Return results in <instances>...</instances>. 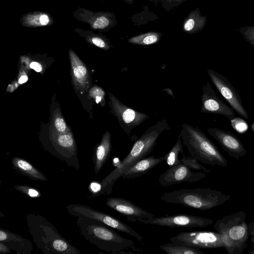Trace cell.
I'll return each mask as SVG.
<instances>
[{"label":"cell","mask_w":254,"mask_h":254,"mask_svg":"<svg viewBox=\"0 0 254 254\" xmlns=\"http://www.w3.org/2000/svg\"><path fill=\"white\" fill-rule=\"evenodd\" d=\"M230 123L232 127L239 133H244L248 129V124L241 118L235 117L230 120Z\"/></svg>","instance_id":"cell-32"},{"label":"cell","mask_w":254,"mask_h":254,"mask_svg":"<svg viewBox=\"0 0 254 254\" xmlns=\"http://www.w3.org/2000/svg\"><path fill=\"white\" fill-rule=\"evenodd\" d=\"M73 15L78 21L88 24L94 30L107 31L117 24L115 15L111 12H93L78 7L73 12Z\"/></svg>","instance_id":"cell-13"},{"label":"cell","mask_w":254,"mask_h":254,"mask_svg":"<svg viewBox=\"0 0 254 254\" xmlns=\"http://www.w3.org/2000/svg\"><path fill=\"white\" fill-rule=\"evenodd\" d=\"M76 225L80 235L85 240L109 254H131L124 251L137 250L133 241L122 236L114 229L99 221L77 217Z\"/></svg>","instance_id":"cell-2"},{"label":"cell","mask_w":254,"mask_h":254,"mask_svg":"<svg viewBox=\"0 0 254 254\" xmlns=\"http://www.w3.org/2000/svg\"><path fill=\"white\" fill-rule=\"evenodd\" d=\"M11 250L4 243L0 242V253L1 254H9Z\"/></svg>","instance_id":"cell-36"},{"label":"cell","mask_w":254,"mask_h":254,"mask_svg":"<svg viewBox=\"0 0 254 254\" xmlns=\"http://www.w3.org/2000/svg\"><path fill=\"white\" fill-rule=\"evenodd\" d=\"M50 130L60 133L70 131L59 110H55L53 114Z\"/></svg>","instance_id":"cell-28"},{"label":"cell","mask_w":254,"mask_h":254,"mask_svg":"<svg viewBox=\"0 0 254 254\" xmlns=\"http://www.w3.org/2000/svg\"><path fill=\"white\" fill-rule=\"evenodd\" d=\"M105 204L110 208L126 216L131 223L135 222L139 218L148 219L154 217L153 214L125 198L109 197Z\"/></svg>","instance_id":"cell-16"},{"label":"cell","mask_w":254,"mask_h":254,"mask_svg":"<svg viewBox=\"0 0 254 254\" xmlns=\"http://www.w3.org/2000/svg\"><path fill=\"white\" fill-rule=\"evenodd\" d=\"M28 80V77L26 75H23L20 76L18 82L20 84H22L26 82Z\"/></svg>","instance_id":"cell-38"},{"label":"cell","mask_w":254,"mask_h":254,"mask_svg":"<svg viewBox=\"0 0 254 254\" xmlns=\"http://www.w3.org/2000/svg\"><path fill=\"white\" fill-rule=\"evenodd\" d=\"M202 91L201 113L220 114L230 120L236 117L232 108L227 105L217 96L209 81H207L203 85Z\"/></svg>","instance_id":"cell-14"},{"label":"cell","mask_w":254,"mask_h":254,"mask_svg":"<svg viewBox=\"0 0 254 254\" xmlns=\"http://www.w3.org/2000/svg\"><path fill=\"white\" fill-rule=\"evenodd\" d=\"M205 177V172H192L190 168L181 163L169 167L160 176L158 182L162 187H167L185 182H197Z\"/></svg>","instance_id":"cell-12"},{"label":"cell","mask_w":254,"mask_h":254,"mask_svg":"<svg viewBox=\"0 0 254 254\" xmlns=\"http://www.w3.org/2000/svg\"><path fill=\"white\" fill-rule=\"evenodd\" d=\"M171 129L166 118L158 121L149 127L133 144L127 155L117 167L100 182V195H109L115 183L127 170L140 160L145 158L153 150L159 135Z\"/></svg>","instance_id":"cell-1"},{"label":"cell","mask_w":254,"mask_h":254,"mask_svg":"<svg viewBox=\"0 0 254 254\" xmlns=\"http://www.w3.org/2000/svg\"><path fill=\"white\" fill-rule=\"evenodd\" d=\"M165 159L166 156L158 158L153 156L145 157L127 170L121 177L124 179H131L140 177L165 160Z\"/></svg>","instance_id":"cell-20"},{"label":"cell","mask_w":254,"mask_h":254,"mask_svg":"<svg viewBox=\"0 0 254 254\" xmlns=\"http://www.w3.org/2000/svg\"><path fill=\"white\" fill-rule=\"evenodd\" d=\"M53 18L49 13L41 11L30 12L20 19L21 24L26 27H38L52 25Z\"/></svg>","instance_id":"cell-22"},{"label":"cell","mask_w":254,"mask_h":254,"mask_svg":"<svg viewBox=\"0 0 254 254\" xmlns=\"http://www.w3.org/2000/svg\"><path fill=\"white\" fill-rule=\"evenodd\" d=\"M12 167L23 176L35 181H46V177L27 160L17 157L11 159Z\"/></svg>","instance_id":"cell-21"},{"label":"cell","mask_w":254,"mask_h":254,"mask_svg":"<svg viewBox=\"0 0 254 254\" xmlns=\"http://www.w3.org/2000/svg\"><path fill=\"white\" fill-rule=\"evenodd\" d=\"M231 198L230 195L220 191L201 188L166 192L160 196V199L166 202L182 204L200 210L220 206Z\"/></svg>","instance_id":"cell-5"},{"label":"cell","mask_w":254,"mask_h":254,"mask_svg":"<svg viewBox=\"0 0 254 254\" xmlns=\"http://www.w3.org/2000/svg\"><path fill=\"white\" fill-rule=\"evenodd\" d=\"M105 92L104 90L97 85L92 87L89 91L88 97L94 98L97 104L104 106L105 105Z\"/></svg>","instance_id":"cell-30"},{"label":"cell","mask_w":254,"mask_h":254,"mask_svg":"<svg viewBox=\"0 0 254 254\" xmlns=\"http://www.w3.org/2000/svg\"><path fill=\"white\" fill-rule=\"evenodd\" d=\"M145 224L155 225L171 228H202L212 224V219L186 214H179L160 217L137 220Z\"/></svg>","instance_id":"cell-10"},{"label":"cell","mask_w":254,"mask_h":254,"mask_svg":"<svg viewBox=\"0 0 254 254\" xmlns=\"http://www.w3.org/2000/svg\"><path fill=\"white\" fill-rule=\"evenodd\" d=\"M123 0L127 2V3L132 4L134 0Z\"/></svg>","instance_id":"cell-39"},{"label":"cell","mask_w":254,"mask_h":254,"mask_svg":"<svg viewBox=\"0 0 254 254\" xmlns=\"http://www.w3.org/2000/svg\"><path fill=\"white\" fill-rule=\"evenodd\" d=\"M251 128L252 130L254 131V122L251 125Z\"/></svg>","instance_id":"cell-40"},{"label":"cell","mask_w":254,"mask_h":254,"mask_svg":"<svg viewBox=\"0 0 254 254\" xmlns=\"http://www.w3.org/2000/svg\"><path fill=\"white\" fill-rule=\"evenodd\" d=\"M89 190L91 193V197L99 196L101 190V185L100 183L92 182L89 186Z\"/></svg>","instance_id":"cell-34"},{"label":"cell","mask_w":254,"mask_h":254,"mask_svg":"<svg viewBox=\"0 0 254 254\" xmlns=\"http://www.w3.org/2000/svg\"><path fill=\"white\" fill-rule=\"evenodd\" d=\"M181 137L179 135L176 143L169 152L165 155L167 164L169 166H173L181 163L179 158V154L182 153V156L185 157L183 146L182 143Z\"/></svg>","instance_id":"cell-27"},{"label":"cell","mask_w":254,"mask_h":254,"mask_svg":"<svg viewBox=\"0 0 254 254\" xmlns=\"http://www.w3.org/2000/svg\"><path fill=\"white\" fill-rule=\"evenodd\" d=\"M109 105L110 112L117 119L120 127L128 136L136 127L149 119L148 116L131 108L120 101L109 92Z\"/></svg>","instance_id":"cell-8"},{"label":"cell","mask_w":254,"mask_h":254,"mask_svg":"<svg viewBox=\"0 0 254 254\" xmlns=\"http://www.w3.org/2000/svg\"></svg>","instance_id":"cell-42"},{"label":"cell","mask_w":254,"mask_h":254,"mask_svg":"<svg viewBox=\"0 0 254 254\" xmlns=\"http://www.w3.org/2000/svg\"><path fill=\"white\" fill-rule=\"evenodd\" d=\"M28 232L33 241L44 254H81L58 232L56 227L39 214L25 216Z\"/></svg>","instance_id":"cell-3"},{"label":"cell","mask_w":254,"mask_h":254,"mask_svg":"<svg viewBox=\"0 0 254 254\" xmlns=\"http://www.w3.org/2000/svg\"><path fill=\"white\" fill-rule=\"evenodd\" d=\"M180 135L191 156L199 162L211 166H228L226 158L197 126L184 124Z\"/></svg>","instance_id":"cell-4"},{"label":"cell","mask_w":254,"mask_h":254,"mask_svg":"<svg viewBox=\"0 0 254 254\" xmlns=\"http://www.w3.org/2000/svg\"><path fill=\"white\" fill-rule=\"evenodd\" d=\"M112 150L111 133L106 131L96 146L93 157L94 171L97 175L108 160Z\"/></svg>","instance_id":"cell-19"},{"label":"cell","mask_w":254,"mask_h":254,"mask_svg":"<svg viewBox=\"0 0 254 254\" xmlns=\"http://www.w3.org/2000/svg\"><path fill=\"white\" fill-rule=\"evenodd\" d=\"M30 66L37 72H40L42 69V65L39 63L35 62L31 63Z\"/></svg>","instance_id":"cell-37"},{"label":"cell","mask_w":254,"mask_h":254,"mask_svg":"<svg viewBox=\"0 0 254 254\" xmlns=\"http://www.w3.org/2000/svg\"><path fill=\"white\" fill-rule=\"evenodd\" d=\"M206 21V17L201 15L199 8H197L191 11L185 19L183 30L190 34L197 33L204 27Z\"/></svg>","instance_id":"cell-23"},{"label":"cell","mask_w":254,"mask_h":254,"mask_svg":"<svg viewBox=\"0 0 254 254\" xmlns=\"http://www.w3.org/2000/svg\"><path fill=\"white\" fill-rule=\"evenodd\" d=\"M181 163L188 166L191 169L202 171L205 173H209L210 170L202 166L198 160L192 156L182 157L180 159Z\"/></svg>","instance_id":"cell-29"},{"label":"cell","mask_w":254,"mask_h":254,"mask_svg":"<svg viewBox=\"0 0 254 254\" xmlns=\"http://www.w3.org/2000/svg\"><path fill=\"white\" fill-rule=\"evenodd\" d=\"M249 235L253 243V249L249 251V254H254V222H251L248 225Z\"/></svg>","instance_id":"cell-35"},{"label":"cell","mask_w":254,"mask_h":254,"mask_svg":"<svg viewBox=\"0 0 254 254\" xmlns=\"http://www.w3.org/2000/svg\"><path fill=\"white\" fill-rule=\"evenodd\" d=\"M0 242L5 244L17 254H30L33 249L30 240L2 228H0Z\"/></svg>","instance_id":"cell-18"},{"label":"cell","mask_w":254,"mask_h":254,"mask_svg":"<svg viewBox=\"0 0 254 254\" xmlns=\"http://www.w3.org/2000/svg\"><path fill=\"white\" fill-rule=\"evenodd\" d=\"M207 132L220 144L228 155L236 159H239L247 154V150L241 140L230 132L218 128L209 127Z\"/></svg>","instance_id":"cell-15"},{"label":"cell","mask_w":254,"mask_h":254,"mask_svg":"<svg viewBox=\"0 0 254 254\" xmlns=\"http://www.w3.org/2000/svg\"><path fill=\"white\" fill-rule=\"evenodd\" d=\"M170 241L198 249L224 247L221 235L218 232L194 231L181 232L170 238Z\"/></svg>","instance_id":"cell-9"},{"label":"cell","mask_w":254,"mask_h":254,"mask_svg":"<svg viewBox=\"0 0 254 254\" xmlns=\"http://www.w3.org/2000/svg\"><path fill=\"white\" fill-rule=\"evenodd\" d=\"M71 64V76L73 85L81 93L87 91L90 86V78L85 64L71 49L68 50Z\"/></svg>","instance_id":"cell-17"},{"label":"cell","mask_w":254,"mask_h":254,"mask_svg":"<svg viewBox=\"0 0 254 254\" xmlns=\"http://www.w3.org/2000/svg\"><path fill=\"white\" fill-rule=\"evenodd\" d=\"M247 214L240 211L217 220L214 228L222 236L228 254H242L248 246L249 233Z\"/></svg>","instance_id":"cell-6"},{"label":"cell","mask_w":254,"mask_h":254,"mask_svg":"<svg viewBox=\"0 0 254 254\" xmlns=\"http://www.w3.org/2000/svg\"><path fill=\"white\" fill-rule=\"evenodd\" d=\"M160 248L168 254H204L200 249L174 242L161 245Z\"/></svg>","instance_id":"cell-25"},{"label":"cell","mask_w":254,"mask_h":254,"mask_svg":"<svg viewBox=\"0 0 254 254\" xmlns=\"http://www.w3.org/2000/svg\"><path fill=\"white\" fill-rule=\"evenodd\" d=\"M15 190L31 197H39L41 193L37 189L27 186L16 185L13 187Z\"/></svg>","instance_id":"cell-31"},{"label":"cell","mask_w":254,"mask_h":254,"mask_svg":"<svg viewBox=\"0 0 254 254\" xmlns=\"http://www.w3.org/2000/svg\"><path fill=\"white\" fill-rule=\"evenodd\" d=\"M207 72L211 81L232 109L241 117L248 120V112L243 106L240 96L232 83L226 77L216 71L208 68Z\"/></svg>","instance_id":"cell-11"},{"label":"cell","mask_w":254,"mask_h":254,"mask_svg":"<svg viewBox=\"0 0 254 254\" xmlns=\"http://www.w3.org/2000/svg\"><path fill=\"white\" fill-rule=\"evenodd\" d=\"M69 215L88 218L99 221L114 229L125 233L138 241L143 242V238L136 231L119 219L105 213L95 210L88 206L79 204H70L66 207Z\"/></svg>","instance_id":"cell-7"},{"label":"cell","mask_w":254,"mask_h":254,"mask_svg":"<svg viewBox=\"0 0 254 254\" xmlns=\"http://www.w3.org/2000/svg\"><path fill=\"white\" fill-rule=\"evenodd\" d=\"M161 38V34L150 32L132 37L128 39V42L137 45L146 46L155 44Z\"/></svg>","instance_id":"cell-26"},{"label":"cell","mask_w":254,"mask_h":254,"mask_svg":"<svg viewBox=\"0 0 254 254\" xmlns=\"http://www.w3.org/2000/svg\"><path fill=\"white\" fill-rule=\"evenodd\" d=\"M178 0V1H184V0Z\"/></svg>","instance_id":"cell-41"},{"label":"cell","mask_w":254,"mask_h":254,"mask_svg":"<svg viewBox=\"0 0 254 254\" xmlns=\"http://www.w3.org/2000/svg\"><path fill=\"white\" fill-rule=\"evenodd\" d=\"M74 31L91 45L105 51L111 48L110 41L101 33H96L90 30H84L79 28H76Z\"/></svg>","instance_id":"cell-24"},{"label":"cell","mask_w":254,"mask_h":254,"mask_svg":"<svg viewBox=\"0 0 254 254\" xmlns=\"http://www.w3.org/2000/svg\"><path fill=\"white\" fill-rule=\"evenodd\" d=\"M239 31L245 40L254 47V26L241 27Z\"/></svg>","instance_id":"cell-33"}]
</instances>
